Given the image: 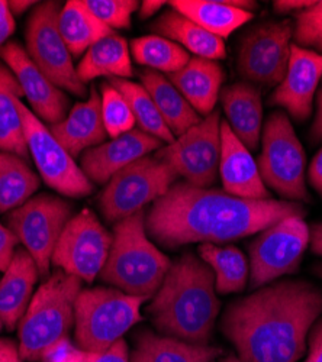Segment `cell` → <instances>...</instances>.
Here are the masks:
<instances>
[{
	"label": "cell",
	"mask_w": 322,
	"mask_h": 362,
	"mask_svg": "<svg viewBox=\"0 0 322 362\" xmlns=\"http://www.w3.org/2000/svg\"><path fill=\"white\" fill-rule=\"evenodd\" d=\"M304 215L299 203L248 200L180 181L145 212V229L159 245L174 250L195 243H229Z\"/></svg>",
	"instance_id": "6da1fadb"
},
{
	"label": "cell",
	"mask_w": 322,
	"mask_h": 362,
	"mask_svg": "<svg viewBox=\"0 0 322 362\" xmlns=\"http://www.w3.org/2000/svg\"><path fill=\"white\" fill-rule=\"evenodd\" d=\"M322 313V291L299 280L257 288L228 306L221 329L241 362H297Z\"/></svg>",
	"instance_id": "7a4b0ae2"
},
{
	"label": "cell",
	"mask_w": 322,
	"mask_h": 362,
	"mask_svg": "<svg viewBox=\"0 0 322 362\" xmlns=\"http://www.w3.org/2000/svg\"><path fill=\"white\" fill-rule=\"evenodd\" d=\"M215 291L211 267L186 252L170 265L147 313L161 335L208 345L219 313Z\"/></svg>",
	"instance_id": "3957f363"
},
{
	"label": "cell",
	"mask_w": 322,
	"mask_h": 362,
	"mask_svg": "<svg viewBox=\"0 0 322 362\" xmlns=\"http://www.w3.org/2000/svg\"><path fill=\"white\" fill-rule=\"evenodd\" d=\"M171 262L149 238L145 210L115 223L99 279L130 296L154 297Z\"/></svg>",
	"instance_id": "277c9868"
},
{
	"label": "cell",
	"mask_w": 322,
	"mask_h": 362,
	"mask_svg": "<svg viewBox=\"0 0 322 362\" xmlns=\"http://www.w3.org/2000/svg\"><path fill=\"white\" fill-rule=\"evenodd\" d=\"M81 290L83 281L62 269H57L37 290L18 325L19 352L26 362H41L52 345L70 335Z\"/></svg>",
	"instance_id": "5b68a950"
},
{
	"label": "cell",
	"mask_w": 322,
	"mask_h": 362,
	"mask_svg": "<svg viewBox=\"0 0 322 362\" xmlns=\"http://www.w3.org/2000/svg\"><path fill=\"white\" fill-rule=\"evenodd\" d=\"M147 300L109 287L81 290L74 308L77 346L102 352L124 339L127 332L141 320V308Z\"/></svg>",
	"instance_id": "8992f818"
},
{
	"label": "cell",
	"mask_w": 322,
	"mask_h": 362,
	"mask_svg": "<svg viewBox=\"0 0 322 362\" xmlns=\"http://www.w3.org/2000/svg\"><path fill=\"white\" fill-rule=\"evenodd\" d=\"M261 145L257 167L263 183L287 200L309 202L305 186V151L286 113L273 112L269 116L261 131Z\"/></svg>",
	"instance_id": "52a82bcc"
},
{
	"label": "cell",
	"mask_w": 322,
	"mask_h": 362,
	"mask_svg": "<svg viewBox=\"0 0 322 362\" xmlns=\"http://www.w3.org/2000/svg\"><path fill=\"white\" fill-rule=\"evenodd\" d=\"M178 177L164 161L142 157L108 181L99 197V207L108 222H120L167 194Z\"/></svg>",
	"instance_id": "ba28073f"
},
{
	"label": "cell",
	"mask_w": 322,
	"mask_h": 362,
	"mask_svg": "<svg viewBox=\"0 0 322 362\" xmlns=\"http://www.w3.org/2000/svg\"><path fill=\"white\" fill-rule=\"evenodd\" d=\"M62 6L54 0L38 4L29 15L25 41L26 52L41 73L58 88L84 98L87 87L77 76L71 54L58 29Z\"/></svg>",
	"instance_id": "9c48e42d"
},
{
	"label": "cell",
	"mask_w": 322,
	"mask_h": 362,
	"mask_svg": "<svg viewBox=\"0 0 322 362\" xmlns=\"http://www.w3.org/2000/svg\"><path fill=\"white\" fill-rule=\"evenodd\" d=\"M73 206L52 194L31 197L6 216L8 228L35 259L40 276L50 274L51 258L66 225L70 222Z\"/></svg>",
	"instance_id": "30bf717a"
},
{
	"label": "cell",
	"mask_w": 322,
	"mask_h": 362,
	"mask_svg": "<svg viewBox=\"0 0 322 362\" xmlns=\"http://www.w3.org/2000/svg\"><path fill=\"white\" fill-rule=\"evenodd\" d=\"M16 109L28 151L45 185L67 197L89 196L93 192V183L74 163L66 148L54 138L50 128L26 107L22 99H16Z\"/></svg>",
	"instance_id": "8fae6325"
},
{
	"label": "cell",
	"mask_w": 322,
	"mask_h": 362,
	"mask_svg": "<svg viewBox=\"0 0 322 362\" xmlns=\"http://www.w3.org/2000/svg\"><path fill=\"white\" fill-rule=\"evenodd\" d=\"M309 239V228L302 216L284 218L261 230L250 245V287L261 288L295 273Z\"/></svg>",
	"instance_id": "7c38bea8"
},
{
	"label": "cell",
	"mask_w": 322,
	"mask_h": 362,
	"mask_svg": "<svg viewBox=\"0 0 322 362\" xmlns=\"http://www.w3.org/2000/svg\"><path fill=\"white\" fill-rule=\"evenodd\" d=\"M156 158L170 165L186 183L208 189L214 185L221 160V115L214 110L173 142L157 149Z\"/></svg>",
	"instance_id": "4fadbf2b"
},
{
	"label": "cell",
	"mask_w": 322,
	"mask_h": 362,
	"mask_svg": "<svg viewBox=\"0 0 322 362\" xmlns=\"http://www.w3.org/2000/svg\"><path fill=\"white\" fill-rule=\"evenodd\" d=\"M112 235L89 209H83L66 225L51 264L84 283H92L106 264Z\"/></svg>",
	"instance_id": "5bb4252c"
},
{
	"label": "cell",
	"mask_w": 322,
	"mask_h": 362,
	"mask_svg": "<svg viewBox=\"0 0 322 362\" xmlns=\"http://www.w3.org/2000/svg\"><path fill=\"white\" fill-rule=\"evenodd\" d=\"M290 21L268 22L248 31L238 51V71L243 78L263 86H279L290 59Z\"/></svg>",
	"instance_id": "9a60e30c"
},
{
	"label": "cell",
	"mask_w": 322,
	"mask_h": 362,
	"mask_svg": "<svg viewBox=\"0 0 322 362\" xmlns=\"http://www.w3.org/2000/svg\"><path fill=\"white\" fill-rule=\"evenodd\" d=\"M0 57L18 78L23 96L38 119L50 125L66 119L69 107L66 93L41 73L25 48L18 42H6L0 48Z\"/></svg>",
	"instance_id": "2e32d148"
},
{
	"label": "cell",
	"mask_w": 322,
	"mask_h": 362,
	"mask_svg": "<svg viewBox=\"0 0 322 362\" xmlns=\"http://www.w3.org/2000/svg\"><path fill=\"white\" fill-rule=\"evenodd\" d=\"M321 80L322 54L292 44L286 76L273 92L270 103L286 109L298 122H305L312 113Z\"/></svg>",
	"instance_id": "e0dca14e"
},
{
	"label": "cell",
	"mask_w": 322,
	"mask_h": 362,
	"mask_svg": "<svg viewBox=\"0 0 322 362\" xmlns=\"http://www.w3.org/2000/svg\"><path fill=\"white\" fill-rule=\"evenodd\" d=\"M161 141L141 129H132L109 142L87 149L81 156V170L92 183L106 185L127 165L161 148Z\"/></svg>",
	"instance_id": "ac0fdd59"
},
{
	"label": "cell",
	"mask_w": 322,
	"mask_h": 362,
	"mask_svg": "<svg viewBox=\"0 0 322 362\" xmlns=\"http://www.w3.org/2000/svg\"><path fill=\"white\" fill-rule=\"evenodd\" d=\"M219 174L224 192L231 196L248 200L270 199L248 148L236 136L225 120L221 122Z\"/></svg>",
	"instance_id": "d6986e66"
},
{
	"label": "cell",
	"mask_w": 322,
	"mask_h": 362,
	"mask_svg": "<svg viewBox=\"0 0 322 362\" xmlns=\"http://www.w3.org/2000/svg\"><path fill=\"white\" fill-rule=\"evenodd\" d=\"M50 131L73 158L103 144L108 134L103 125L102 102L98 90L92 87L91 98L74 105L60 124L50 125Z\"/></svg>",
	"instance_id": "ffe728a7"
},
{
	"label": "cell",
	"mask_w": 322,
	"mask_h": 362,
	"mask_svg": "<svg viewBox=\"0 0 322 362\" xmlns=\"http://www.w3.org/2000/svg\"><path fill=\"white\" fill-rule=\"evenodd\" d=\"M40 271L26 250H16L9 268L0 279V319L8 330H15L33 300Z\"/></svg>",
	"instance_id": "44dd1931"
},
{
	"label": "cell",
	"mask_w": 322,
	"mask_h": 362,
	"mask_svg": "<svg viewBox=\"0 0 322 362\" xmlns=\"http://www.w3.org/2000/svg\"><path fill=\"white\" fill-rule=\"evenodd\" d=\"M224 78L225 73L221 64L214 59L200 57L190 58V62L182 70L168 74V80L190 106L199 115L205 116L214 112Z\"/></svg>",
	"instance_id": "7402d4cb"
},
{
	"label": "cell",
	"mask_w": 322,
	"mask_h": 362,
	"mask_svg": "<svg viewBox=\"0 0 322 362\" xmlns=\"http://www.w3.org/2000/svg\"><path fill=\"white\" fill-rule=\"evenodd\" d=\"M221 100L232 132L248 151L257 149L263 125L260 88L250 83H236L222 90Z\"/></svg>",
	"instance_id": "603a6c76"
},
{
	"label": "cell",
	"mask_w": 322,
	"mask_h": 362,
	"mask_svg": "<svg viewBox=\"0 0 322 362\" xmlns=\"http://www.w3.org/2000/svg\"><path fill=\"white\" fill-rule=\"evenodd\" d=\"M222 349L157 335L144 329L134 335L131 362H214Z\"/></svg>",
	"instance_id": "cb8c5ba5"
},
{
	"label": "cell",
	"mask_w": 322,
	"mask_h": 362,
	"mask_svg": "<svg viewBox=\"0 0 322 362\" xmlns=\"http://www.w3.org/2000/svg\"><path fill=\"white\" fill-rule=\"evenodd\" d=\"M141 86L151 96L170 132L178 138L200 122L199 113L190 106L176 86L161 73L142 70L139 73Z\"/></svg>",
	"instance_id": "d4e9b609"
},
{
	"label": "cell",
	"mask_w": 322,
	"mask_h": 362,
	"mask_svg": "<svg viewBox=\"0 0 322 362\" xmlns=\"http://www.w3.org/2000/svg\"><path fill=\"white\" fill-rule=\"evenodd\" d=\"M151 31L163 38H167L195 57L207 59H224L226 55L224 40L205 31L189 18L174 9L166 11L153 25Z\"/></svg>",
	"instance_id": "484cf974"
},
{
	"label": "cell",
	"mask_w": 322,
	"mask_h": 362,
	"mask_svg": "<svg viewBox=\"0 0 322 362\" xmlns=\"http://www.w3.org/2000/svg\"><path fill=\"white\" fill-rule=\"evenodd\" d=\"M76 70L84 84L98 77L128 80L134 73L128 42L115 34L98 41L84 52Z\"/></svg>",
	"instance_id": "4316f807"
},
{
	"label": "cell",
	"mask_w": 322,
	"mask_h": 362,
	"mask_svg": "<svg viewBox=\"0 0 322 362\" xmlns=\"http://www.w3.org/2000/svg\"><path fill=\"white\" fill-rule=\"evenodd\" d=\"M168 5L221 40L253 19L251 12L229 6L224 0H174Z\"/></svg>",
	"instance_id": "83f0119b"
},
{
	"label": "cell",
	"mask_w": 322,
	"mask_h": 362,
	"mask_svg": "<svg viewBox=\"0 0 322 362\" xmlns=\"http://www.w3.org/2000/svg\"><path fill=\"white\" fill-rule=\"evenodd\" d=\"M22 87L15 74L0 63V151L28 160V146L22 131L16 99H22Z\"/></svg>",
	"instance_id": "f1b7e54d"
},
{
	"label": "cell",
	"mask_w": 322,
	"mask_h": 362,
	"mask_svg": "<svg viewBox=\"0 0 322 362\" xmlns=\"http://www.w3.org/2000/svg\"><path fill=\"white\" fill-rule=\"evenodd\" d=\"M58 29L71 55H80L98 41L115 34L79 0H70L62 8Z\"/></svg>",
	"instance_id": "f546056e"
},
{
	"label": "cell",
	"mask_w": 322,
	"mask_h": 362,
	"mask_svg": "<svg viewBox=\"0 0 322 362\" xmlns=\"http://www.w3.org/2000/svg\"><path fill=\"white\" fill-rule=\"evenodd\" d=\"M40 187V177L26 160L0 151V214L26 203Z\"/></svg>",
	"instance_id": "4dcf8cb0"
},
{
	"label": "cell",
	"mask_w": 322,
	"mask_h": 362,
	"mask_svg": "<svg viewBox=\"0 0 322 362\" xmlns=\"http://www.w3.org/2000/svg\"><path fill=\"white\" fill-rule=\"evenodd\" d=\"M199 255L207 262L215 276V288L221 294L240 293L246 288L248 279V262L246 255L234 247H218L202 244Z\"/></svg>",
	"instance_id": "1f68e13d"
},
{
	"label": "cell",
	"mask_w": 322,
	"mask_h": 362,
	"mask_svg": "<svg viewBox=\"0 0 322 362\" xmlns=\"http://www.w3.org/2000/svg\"><path fill=\"white\" fill-rule=\"evenodd\" d=\"M109 83L118 90L124 96V99L128 102L134 113L135 122L139 125L141 131L156 136L161 142H166V145L176 139L167 128L160 112L157 110L151 96L141 84L125 78H109Z\"/></svg>",
	"instance_id": "d6a6232c"
},
{
	"label": "cell",
	"mask_w": 322,
	"mask_h": 362,
	"mask_svg": "<svg viewBox=\"0 0 322 362\" xmlns=\"http://www.w3.org/2000/svg\"><path fill=\"white\" fill-rule=\"evenodd\" d=\"M131 52L138 64L167 74L182 70L192 58L185 48L159 35L135 38L131 44Z\"/></svg>",
	"instance_id": "836d02e7"
},
{
	"label": "cell",
	"mask_w": 322,
	"mask_h": 362,
	"mask_svg": "<svg viewBox=\"0 0 322 362\" xmlns=\"http://www.w3.org/2000/svg\"><path fill=\"white\" fill-rule=\"evenodd\" d=\"M41 362H131L130 349L124 339L102 352L83 351L70 341V337L52 345Z\"/></svg>",
	"instance_id": "e575fe53"
},
{
	"label": "cell",
	"mask_w": 322,
	"mask_h": 362,
	"mask_svg": "<svg viewBox=\"0 0 322 362\" xmlns=\"http://www.w3.org/2000/svg\"><path fill=\"white\" fill-rule=\"evenodd\" d=\"M102 90V119L106 134L115 139L135 127V117L124 96L109 81L100 84Z\"/></svg>",
	"instance_id": "d590c367"
},
{
	"label": "cell",
	"mask_w": 322,
	"mask_h": 362,
	"mask_svg": "<svg viewBox=\"0 0 322 362\" xmlns=\"http://www.w3.org/2000/svg\"><path fill=\"white\" fill-rule=\"evenodd\" d=\"M83 5L112 31L128 29L132 13L139 8L135 0H83Z\"/></svg>",
	"instance_id": "8d00e7d4"
},
{
	"label": "cell",
	"mask_w": 322,
	"mask_h": 362,
	"mask_svg": "<svg viewBox=\"0 0 322 362\" xmlns=\"http://www.w3.org/2000/svg\"><path fill=\"white\" fill-rule=\"evenodd\" d=\"M294 37L297 45L314 48L315 52L322 54V0L297 12Z\"/></svg>",
	"instance_id": "74e56055"
},
{
	"label": "cell",
	"mask_w": 322,
	"mask_h": 362,
	"mask_svg": "<svg viewBox=\"0 0 322 362\" xmlns=\"http://www.w3.org/2000/svg\"><path fill=\"white\" fill-rule=\"evenodd\" d=\"M18 244V236L8 226L0 222V273H5L9 268Z\"/></svg>",
	"instance_id": "f35d334b"
},
{
	"label": "cell",
	"mask_w": 322,
	"mask_h": 362,
	"mask_svg": "<svg viewBox=\"0 0 322 362\" xmlns=\"http://www.w3.org/2000/svg\"><path fill=\"white\" fill-rule=\"evenodd\" d=\"M308 356L304 362H322V319L315 322L308 335Z\"/></svg>",
	"instance_id": "ab89813d"
},
{
	"label": "cell",
	"mask_w": 322,
	"mask_h": 362,
	"mask_svg": "<svg viewBox=\"0 0 322 362\" xmlns=\"http://www.w3.org/2000/svg\"><path fill=\"white\" fill-rule=\"evenodd\" d=\"M15 16L11 13L8 2L0 0V48L6 45V41L15 33Z\"/></svg>",
	"instance_id": "60d3db41"
},
{
	"label": "cell",
	"mask_w": 322,
	"mask_h": 362,
	"mask_svg": "<svg viewBox=\"0 0 322 362\" xmlns=\"http://www.w3.org/2000/svg\"><path fill=\"white\" fill-rule=\"evenodd\" d=\"M0 362H26L21 356L19 344L8 338H0Z\"/></svg>",
	"instance_id": "b9f144b4"
},
{
	"label": "cell",
	"mask_w": 322,
	"mask_h": 362,
	"mask_svg": "<svg viewBox=\"0 0 322 362\" xmlns=\"http://www.w3.org/2000/svg\"><path fill=\"white\" fill-rule=\"evenodd\" d=\"M309 183L311 186L316 190V193L322 197V148L319 149V153L315 156L312 160V164L309 167Z\"/></svg>",
	"instance_id": "7bdbcfd3"
},
{
	"label": "cell",
	"mask_w": 322,
	"mask_h": 362,
	"mask_svg": "<svg viewBox=\"0 0 322 362\" xmlns=\"http://www.w3.org/2000/svg\"><path fill=\"white\" fill-rule=\"evenodd\" d=\"M314 2H305V0H277L275 2V11L279 13H287L290 11H304L309 8Z\"/></svg>",
	"instance_id": "ee69618b"
},
{
	"label": "cell",
	"mask_w": 322,
	"mask_h": 362,
	"mask_svg": "<svg viewBox=\"0 0 322 362\" xmlns=\"http://www.w3.org/2000/svg\"><path fill=\"white\" fill-rule=\"evenodd\" d=\"M316 103H318V109H316L315 122L311 128V136L314 138V141H322V80L319 83Z\"/></svg>",
	"instance_id": "f6af8a7d"
},
{
	"label": "cell",
	"mask_w": 322,
	"mask_h": 362,
	"mask_svg": "<svg viewBox=\"0 0 322 362\" xmlns=\"http://www.w3.org/2000/svg\"><path fill=\"white\" fill-rule=\"evenodd\" d=\"M164 5L166 2H161V0H145V2L139 4V18L147 19L154 16Z\"/></svg>",
	"instance_id": "bcb514c9"
},
{
	"label": "cell",
	"mask_w": 322,
	"mask_h": 362,
	"mask_svg": "<svg viewBox=\"0 0 322 362\" xmlns=\"http://www.w3.org/2000/svg\"><path fill=\"white\" fill-rule=\"evenodd\" d=\"M311 233V245L312 251L322 257V223H316L309 229Z\"/></svg>",
	"instance_id": "7dc6e473"
},
{
	"label": "cell",
	"mask_w": 322,
	"mask_h": 362,
	"mask_svg": "<svg viewBox=\"0 0 322 362\" xmlns=\"http://www.w3.org/2000/svg\"><path fill=\"white\" fill-rule=\"evenodd\" d=\"M34 5H38L37 2H33V0H12V2H8L9 11L13 16H19L25 13L29 8H33Z\"/></svg>",
	"instance_id": "c3c4849f"
},
{
	"label": "cell",
	"mask_w": 322,
	"mask_h": 362,
	"mask_svg": "<svg viewBox=\"0 0 322 362\" xmlns=\"http://www.w3.org/2000/svg\"><path fill=\"white\" fill-rule=\"evenodd\" d=\"M222 362H241V361L236 355H228L225 359H222Z\"/></svg>",
	"instance_id": "681fc988"
},
{
	"label": "cell",
	"mask_w": 322,
	"mask_h": 362,
	"mask_svg": "<svg viewBox=\"0 0 322 362\" xmlns=\"http://www.w3.org/2000/svg\"><path fill=\"white\" fill-rule=\"evenodd\" d=\"M316 274H318V276L322 279V265H319V267L316 268Z\"/></svg>",
	"instance_id": "f907efd6"
},
{
	"label": "cell",
	"mask_w": 322,
	"mask_h": 362,
	"mask_svg": "<svg viewBox=\"0 0 322 362\" xmlns=\"http://www.w3.org/2000/svg\"><path fill=\"white\" fill-rule=\"evenodd\" d=\"M5 325H4V320L2 319H0V330H2V327H4Z\"/></svg>",
	"instance_id": "816d5d0a"
}]
</instances>
